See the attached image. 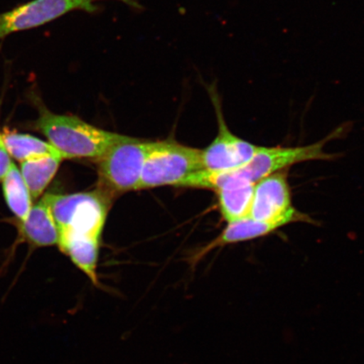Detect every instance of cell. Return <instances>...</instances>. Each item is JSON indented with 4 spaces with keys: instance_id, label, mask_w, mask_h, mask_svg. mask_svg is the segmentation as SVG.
Listing matches in <instances>:
<instances>
[{
    "instance_id": "cell-1",
    "label": "cell",
    "mask_w": 364,
    "mask_h": 364,
    "mask_svg": "<svg viewBox=\"0 0 364 364\" xmlns=\"http://www.w3.org/2000/svg\"><path fill=\"white\" fill-rule=\"evenodd\" d=\"M38 110L34 129L43 134L63 159H90L97 161L125 135L98 129L75 115L49 111L36 94H31Z\"/></svg>"
},
{
    "instance_id": "cell-2",
    "label": "cell",
    "mask_w": 364,
    "mask_h": 364,
    "mask_svg": "<svg viewBox=\"0 0 364 364\" xmlns=\"http://www.w3.org/2000/svg\"><path fill=\"white\" fill-rule=\"evenodd\" d=\"M46 196L58 228V244L70 240H101L112 198L99 189Z\"/></svg>"
},
{
    "instance_id": "cell-3",
    "label": "cell",
    "mask_w": 364,
    "mask_h": 364,
    "mask_svg": "<svg viewBox=\"0 0 364 364\" xmlns=\"http://www.w3.org/2000/svg\"><path fill=\"white\" fill-rule=\"evenodd\" d=\"M150 143L127 136L97 159L99 189L109 198L139 190Z\"/></svg>"
},
{
    "instance_id": "cell-4",
    "label": "cell",
    "mask_w": 364,
    "mask_h": 364,
    "mask_svg": "<svg viewBox=\"0 0 364 364\" xmlns=\"http://www.w3.org/2000/svg\"><path fill=\"white\" fill-rule=\"evenodd\" d=\"M202 170V149L173 141L151 142L139 190L162 186H179L190 176Z\"/></svg>"
},
{
    "instance_id": "cell-5",
    "label": "cell",
    "mask_w": 364,
    "mask_h": 364,
    "mask_svg": "<svg viewBox=\"0 0 364 364\" xmlns=\"http://www.w3.org/2000/svg\"><path fill=\"white\" fill-rule=\"evenodd\" d=\"M106 0H31L12 10L0 13V40L19 31L38 28L66 14L80 11L95 15L102 8L97 3ZM135 10L143 7L136 0H117Z\"/></svg>"
},
{
    "instance_id": "cell-6",
    "label": "cell",
    "mask_w": 364,
    "mask_h": 364,
    "mask_svg": "<svg viewBox=\"0 0 364 364\" xmlns=\"http://www.w3.org/2000/svg\"><path fill=\"white\" fill-rule=\"evenodd\" d=\"M248 217L281 227L292 223L312 222L311 218L293 206L288 170L268 176L255 185Z\"/></svg>"
},
{
    "instance_id": "cell-7",
    "label": "cell",
    "mask_w": 364,
    "mask_h": 364,
    "mask_svg": "<svg viewBox=\"0 0 364 364\" xmlns=\"http://www.w3.org/2000/svg\"><path fill=\"white\" fill-rule=\"evenodd\" d=\"M215 108L218 124V135L205 149H202L203 170L226 171L238 169L248 163L260 146L239 138L228 127L223 115L221 100L216 80L211 84L201 80Z\"/></svg>"
},
{
    "instance_id": "cell-8",
    "label": "cell",
    "mask_w": 364,
    "mask_h": 364,
    "mask_svg": "<svg viewBox=\"0 0 364 364\" xmlns=\"http://www.w3.org/2000/svg\"><path fill=\"white\" fill-rule=\"evenodd\" d=\"M341 134V129L320 142L294 148L259 147L253 157L245 166L238 168L241 175L252 183L274 173L288 170L296 164L311 161H330L334 156L326 153L325 145Z\"/></svg>"
},
{
    "instance_id": "cell-9",
    "label": "cell",
    "mask_w": 364,
    "mask_h": 364,
    "mask_svg": "<svg viewBox=\"0 0 364 364\" xmlns=\"http://www.w3.org/2000/svg\"><path fill=\"white\" fill-rule=\"evenodd\" d=\"M21 223L23 237L35 247L58 245L59 231L47 196L31 208L28 216Z\"/></svg>"
},
{
    "instance_id": "cell-10",
    "label": "cell",
    "mask_w": 364,
    "mask_h": 364,
    "mask_svg": "<svg viewBox=\"0 0 364 364\" xmlns=\"http://www.w3.org/2000/svg\"><path fill=\"white\" fill-rule=\"evenodd\" d=\"M279 228L282 227L279 225L254 220L250 217L228 223L227 227L217 239L191 257L190 264L196 267L205 255L216 247L260 238L272 233Z\"/></svg>"
},
{
    "instance_id": "cell-11",
    "label": "cell",
    "mask_w": 364,
    "mask_h": 364,
    "mask_svg": "<svg viewBox=\"0 0 364 364\" xmlns=\"http://www.w3.org/2000/svg\"><path fill=\"white\" fill-rule=\"evenodd\" d=\"M60 154H49L21 162V173L31 198L38 199L52 181L63 161Z\"/></svg>"
},
{
    "instance_id": "cell-12",
    "label": "cell",
    "mask_w": 364,
    "mask_h": 364,
    "mask_svg": "<svg viewBox=\"0 0 364 364\" xmlns=\"http://www.w3.org/2000/svg\"><path fill=\"white\" fill-rule=\"evenodd\" d=\"M2 184L7 206L21 222L24 221L33 204L30 191L15 164H11L10 170L2 180Z\"/></svg>"
},
{
    "instance_id": "cell-13",
    "label": "cell",
    "mask_w": 364,
    "mask_h": 364,
    "mask_svg": "<svg viewBox=\"0 0 364 364\" xmlns=\"http://www.w3.org/2000/svg\"><path fill=\"white\" fill-rule=\"evenodd\" d=\"M1 136L10 156L21 163L30 159L59 154L52 144L29 134L6 130Z\"/></svg>"
},
{
    "instance_id": "cell-14",
    "label": "cell",
    "mask_w": 364,
    "mask_h": 364,
    "mask_svg": "<svg viewBox=\"0 0 364 364\" xmlns=\"http://www.w3.org/2000/svg\"><path fill=\"white\" fill-rule=\"evenodd\" d=\"M11 159L0 134V181H2L11 166Z\"/></svg>"
}]
</instances>
